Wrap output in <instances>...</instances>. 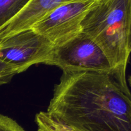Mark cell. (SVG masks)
<instances>
[{"instance_id":"obj_2","label":"cell","mask_w":131,"mask_h":131,"mask_svg":"<svg viewBox=\"0 0 131 131\" xmlns=\"http://www.w3.org/2000/svg\"><path fill=\"white\" fill-rule=\"evenodd\" d=\"M81 25L82 31L105 52L114 80L131 95L126 77L131 53V0H96Z\"/></svg>"},{"instance_id":"obj_3","label":"cell","mask_w":131,"mask_h":131,"mask_svg":"<svg viewBox=\"0 0 131 131\" xmlns=\"http://www.w3.org/2000/svg\"><path fill=\"white\" fill-rule=\"evenodd\" d=\"M44 64L55 66L62 72H93L113 75V67L105 52L82 31L53 46Z\"/></svg>"},{"instance_id":"obj_5","label":"cell","mask_w":131,"mask_h":131,"mask_svg":"<svg viewBox=\"0 0 131 131\" xmlns=\"http://www.w3.org/2000/svg\"><path fill=\"white\" fill-rule=\"evenodd\" d=\"M53 45L42 35L28 29L0 41V59L16 66L19 72L44 64Z\"/></svg>"},{"instance_id":"obj_7","label":"cell","mask_w":131,"mask_h":131,"mask_svg":"<svg viewBox=\"0 0 131 131\" xmlns=\"http://www.w3.org/2000/svg\"><path fill=\"white\" fill-rule=\"evenodd\" d=\"M30 0H0V29L14 18Z\"/></svg>"},{"instance_id":"obj_4","label":"cell","mask_w":131,"mask_h":131,"mask_svg":"<svg viewBox=\"0 0 131 131\" xmlns=\"http://www.w3.org/2000/svg\"><path fill=\"white\" fill-rule=\"evenodd\" d=\"M96 0H83L59 6L31 28L53 46L65 42L82 31V22Z\"/></svg>"},{"instance_id":"obj_11","label":"cell","mask_w":131,"mask_h":131,"mask_svg":"<svg viewBox=\"0 0 131 131\" xmlns=\"http://www.w3.org/2000/svg\"><path fill=\"white\" fill-rule=\"evenodd\" d=\"M128 84H129L130 86L131 87V75H130L129 77H128Z\"/></svg>"},{"instance_id":"obj_10","label":"cell","mask_w":131,"mask_h":131,"mask_svg":"<svg viewBox=\"0 0 131 131\" xmlns=\"http://www.w3.org/2000/svg\"><path fill=\"white\" fill-rule=\"evenodd\" d=\"M0 131H26L12 118L0 114Z\"/></svg>"},{"instance_id":"obj_1","label":"cell","mask_w":131,"mask_h":131,"mask_svg":"<svg viewBox=\"0 0 131 131\" xmlns=\"http://www.w3.org/2000/svg\"><path fill=\"white\" fill-rule=\"evenodd\" d=\"M46 112L75 131H131V95L107 74L62 72Z\"/></svg>"},{"instance_id":"obj_8","label":"cell","mask_w":131,"mask_h":131,"mask_svg":"<svg viewBox=\"0 0 131 131\" xmlns=\"http://www.w3.org/2000/svg\"><path fill=\"white\" fill-rule=\"evenodd\" d=\"M37 131H75L62 124L47 112H40L36 116Z\"/></svg>"},{"instance_id":"obj_6","label":"cell","mask_w":131,"mask_h":131,"mask_svg":"<svg viewBox=\"0 0 131 131\" xmlns=\"http://www.w3.org/2000/svg\"><path fill=\"white\" fill-rule=\"evenodd\" d=\"M83 0H30L23 9L0 29V41L28 30L59 6Z\"/></svg>"},{"instance_id":"obj_9","label":"cell","mask_w":131,"mask_h":131,"mask_svg":"<svg viewBox=\"0 0 131 131\" xmlns=\"http://www.w3.org/2000/svg\"><path fill=\"white\" fill-rule=\"evenodd\" d=\"M19 73L16 66L0 59V86L10 82L12 78Z\"/></svg>"}]
</instances>
